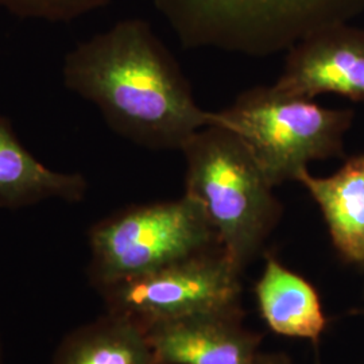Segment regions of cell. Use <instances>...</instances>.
Segmentation results:
<instances>
[{"mask_svg": "<svg viewBox=\"0 0 364 364\" xmlns=\"http://www.w3.org/2000/svg\"><path fill=\"white\" fill-rule=\"evenodd\" d=\"M61 76L66 90L95 105L111 130L144 149L181 151L213 120L141 18L122 19L77 43L66 53Z\"/></svg>", "mask_w": 364, "mask_h": 364, "instance_id": "cell-1", "label": "cell"}, {"mask_svg": "<svg viewBox=\"0 0 364 364\" xmlns=\"http://www.w3.org/2000/svg\"><path fill=\"white\" fill-rule=\"evenodd\" d=\"M181 153L185 195L201 204L223 251L243 272L282 216L272 182L245 141L223 126L197 131Z\"/></svg>", "mask_w": 364, "mask_h": 364, "instance_id": "cell-2", "label": "cell"}, {"mask_svg": "<svg viewBox=\"0 0 364 364\" xmlns=\"http://www.w3.org/2000/svg\"><path fill=\"white\" fill-rule=\"evenodd\" d=\"M185 49L251 57L287 52L314 33L348 23L364 0H153Z\"/></svg>", "mask_w": 364, "mask_h": 364, "instance_id": "cell-3", "label": "cell"}, {"mask_svg": "<svg viewBox=\"0 0 364 364\" xmlns=\"http://www.w3.org/2000/svg\"><path fill=\"white\" fill-rule=\"evenodd\" d=\"M88 246L87 277L102 291L220 243L201 204L183 193L176 200L130 205L95 223Z\"/></svg>", "mask_w": 364, "mask_h": 364, "instance_id": "cell-4", "label": "cell"}, {"mask_svg": "<svg viewBox=\"0 0 364 364\" xmlns=\"http://www.w3.org/2000/svg\"><path fill=\"white\" fill-rule=\"evenodd\" d=\"M353 114L289 96L272 85L240 93L230 107L213 112L212 124L237 134L275 188L297 181L313 161L343 156Z\"/></svg>", "mask_w": 364, "mask_h": 364, "instance_id": "cell-5", "label": "cell"}, {"mask_svg": "<svg viewBox=\"0 0 364 364\" xmlns=\"http://www.w3.org/2000/svg\"><path fill=\"white\" fill-rule=\"evenodd\" d=\"M240 274L216 247L99 293L107 312L130 317L144 328L198 313L240 312Z\"/></svg>", "mask_w": 364, "mask_h": 364, "instance_id": "cell-6", "label": "cell"}, {"mask_svg": "<svg viewBox=\"0 0 364 364\" xmlns=\"http://www.w3.org/2000/svg\"><path fill=\"white\" fill-rule=\"evenodd\" d=\"M273 87L304 99L332 93L364 102V30L343 23L299 41Z\"/></svg>", "mask_w": 364, "mask_h": 364, "instance_id": "cell-7", "label": "cell"}, {"mask_svg": "<svg viewBox=\"0 0 364 364\" xmlns=\"http://www.w3.org/2000/svg\"><path fill=\"white\" fill-rule=\"evenodd\" d=\"M154 364H252L258 333L242 326L240 312L198 313L144 326Z\"/></svg>", "mask_w": 364, "mask_h": 364, "instance_id": "cell-8", "label": "cell"}, {"mask_svg": "<svg viewBox=\"0 0 364 364\" xmlns=\"http://www.w3.org/2000/svg\"><path fill=\"white\" fill-rule=\"evenodd\" d=\"M88 191L84 174L42 164L18 139L10 119L0 115V208L16 210L50 200L77 204Z\"/></svg>", "mask_w": 364, "mask_h": 364, "instance_id": "cell-9", "label": "cell"}, {"mask_svg": "<svg viewBox=\"0 0 364 364\" xmlns=\"http://www.w3.org/2000/svg\"><path fill=\"white\" fill-rule=\"evenodd\" d=\"M297 182L317 203L340 257L364 266V153L348 158L328 177L304 169Z\"/></svg>", "mask_w": 364, "mask_h": 364, "instance_id": "cell-10", "label": "cell"}, {"mask_svg": "<svg viewBox=\"0 0 364 364\" xmlns=\"http://www.w3.org/2000/svg\"><path fill=\"white\" fill-rule=\"evenodd\" d=\"M255 294L264 323L275 333L314 343L324 333L328 320L316 289L274 255L266 257Z\"/></svg>", "mask_w": 364, "mask_h": 364, "instance_id": "cell-11", "label": "cell"}, {"mask_svg": "<svg viewBox=\"0 0 364 364\" xmlns=\"http://www.w3.org/2000/svg\"><path fill=\"white\" fill-rule=\"evenodd\" d=\"M50 364H154L146 329L123 314L105 312L70 331Z\"/></svg>", "mask_w": 364, "mask_h": 364, "instance_id": "cell-12", "label": "cell"}, {"mask_svg": "<svg viewBox=\"0 0 364 364\" xmlns=\"http://www.w3.org/2000/svg\"><path fill=\"white\" fill-rule=\"evenodd\" d=\"M111 0H0V9L18 19L70 23L107 7Z\"/></svg>", "mask_w": 364, "mask_h": 364, "instance_id": "cell-13", "label": "cell"}, {"mask_svg": "<svg viewBox=\"0 0 364 364\" xmlns=\"http://www.w3.org/2000/svg\"><path fill=\"white\" fill-rule=\"evenodd\" d=\"M252 364H291L282 353H259Z\"/></svg>", "mask_w": 364, "mask_h": 364, "instance_id": "cell-14", "label": "cell"}, {"mask_svg": "<svg viewBox=\"0 0 364 364\" xmlns=\"http://www.w3.org/2000/svg\"><path fill=\"white\" fill-rule=\"evenodd\" d=\"M0 364H7L4 359V351H3V344H1V336H0Z\"/></svg>", "mask_w": 364, "mask_h": 364, "instance_id": "cell-15", "label": "cell"}, {"mask_svg": "<svg viewBox=\"0 0 364 364\" xmlns=\"http://www.w3.org/2000/svg\"><path fill=\"white\" fill-rule=\"evenodd\" d=\"M318 364H320V363H318Z\"/></svg>", "mask_w": 364, "mask_h": 364, "instance_id": "cell-16", "label": "cell"}]
</instances>
